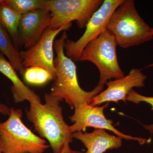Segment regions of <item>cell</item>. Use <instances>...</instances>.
Listing matches in <instances>:
<instances>
[{"mask_svg":"<svg viewBox=\"0 0 153 153\" xmlns=\"http://www.w3.org/2000/svg\"><path fill=\"white\" fill-rule=\"evenodd\" d=\"M44 98V104L30 103L26 116L39 137L47 140L53 153H60L73 139L69 126L63 117L60 104L63 100L50 92L46 94Z\"/></svg>","mask_w":153,"mask_h":153,"instance_id":"6da1fadb","label":"cell"},{"mask_svg":"<svg viewBox=\"0 0 153 153\" xmlns=\"http://www.w3.org/2000/svg\"><path fill=\"white\" fill-rule=\"evenodd\" d=\"M126 101L131 102L135 104H139L142 102H147L152 105L153 109V97H147L141 95L134 89H132L127 96ZM144 127L145 128L150 132L151 134L153 133V124L150 125L144 126Z\"/></svg>","mask_w":153,"mask_h":153,"instance_id":"ac0fdd59","label":"cell"},{"mask_svg":"<svg viewBox=\"0 0 153 153\" xmlns=\"http://www.w3.org/2000/svg\"><path fill=\"white\" fill-rule=\"evenodd\" d=\"M152 29L139 14L134 0H124L111 16L107 27L117 46L124 49L152 40Z\"/></svg>","mask_w":153,"mask_h":153,"instance_id":"3957f363","label":"cell"},{"mask_svg":"<svg viewBox=\"0 0 153 153\" xmlns=\"http://www.w3.org/2000/svg\"><path fill=\"white\" fill-rule=\"evenodd\" d=\"M51 14L47 9L32 11L22 16L19 27L20 47L25 50L33 47L50 26Z\"/></svg>","mask_w":153,"mask_h":153,"instance_id":"8fae6325","label":"cell"},{"mask_svg":"<svg viewBox=\"0 0 153 153\" xmlns=\"http://www.w3.org/2000/svg\"><path fill=\"white\" fill-rule=\"evenodd\" d=\"M23 75L25 82L36 86L44 85L54 79L55 76L54 73L46 68L37 66L25 68Z\"/></svg>","mask_w":153,"mask_h":153,"instance_id":"2e32d148","label":"cell"},{"mask_svg":"<svg viewBox=\"0 0 153 153\" xmlns=\"http://www.w3.org/2000/svg\"><path fill=\"white\" fill-rule=\"evenodd\" d=\"M22 16L8 5L5 0L0 3V25L10 35L14 45L20 47L19 27Z\"/></svg>","mask_w":153,"mask_h":153,"instance_id":"5bb4252c","label":"cell"},{"mask_svg":"<svg viewBox=\"0 0 153 153\" xmlns=\"http://www.w3.org/2000/svg\"><path fill=\"white\" fill-rule=\"evenodd\" d=\"M152 33H153V29H152ZM153 66V64H151V65H149V66Z\"/></svg>","mask_w":153,"mask_h":153,"instance_id":"44dd1931","label":"cell"},{"mask_svg":"<svg viewBox=\"0 0 153 153\" xmlns=\"http://www.w3.org/2000/svg\"><path fill=\"white\" fill-rule=\"evenodd\" d=\"M8 5L23 16L32 11L44 9L46 0H5Z\"/></svg>","mask_w":153,"mask_h":153,"instance_id":"e0dca14e","label":"cell"},{"mask_svg":"<svg viewBox=\"0 0 153 153\" xmlns=\"http://www.w3.org/2000/svg\"><path fill=\"white\" fill-rule=\"evenodd\" d=\"M21 109L11 108L8 118L0 123V150L3 153H44L49 146L23 123Z\"/></svg>","mask_w":153,"mask_h":153,"instance_id":"277c9868","label":"cell"},{"mask_svg":"<svg viewBox=\"0 0 153 153\" xmlns=\"http://www.w3.org/2000/svg\"><path fill=\"white\" fill-rule=\"evenodd\" d=\"M108 105V102L100 107L91 106L87 103L76 105L74 108V114L69 117L74 123L69 126L70 131L72 134L76 132H85L87 127H92L110 131L122 139L137 141L141 144L149 141V140L142 138L125 134L117 129L113 125L112 121L108 119L105 116L104 110Z\"/></svg>","mask_w":153,"mask_h":153,"instance_id":"ba28073f","label":"cell"},{"mask_svg":"<svg viewBox=\"0 0 153 153\" xmlns=\"http://www.w3.org/2000/svg\"><path fill=\"white\" fill-rule=\"evenodd\" d=\"M0 52L8 59L14 69L23 75L25 68L22 64L20 52L14 45L10 35L0 25Z\"/></svg>","mask_w":153,"mask_h":153,"instance_id":"9a60e30c","label":"cell"},{"mask_svg":"<svg viewBox=\"0 0 153 153\" xmlns=\"http://www.w3.org/2000/svg\"><path fill=\"white\" fill-rule=\"evenodd\" d=\"M146 78L141 69L132 68L126 76L108 81L105 84L107 88L95 97L89 104L95 106L105 102H114L117 103L120 100L126 103V98L130 91L134 87L144 86Z\"/></svg>","mask_w":153,"mask_h":153,"instance_id":"30bf717a","label":"cell"},{"mask_svg":"<svg viewBox=\"0 0 153 153\" xmlns=\"http://www.w3.org/2000/svg\"><path fill=\"white\" fill-rule=\"evenodd\" d=\"M124 0H104L87 23L85 32L77 41L67 39L64 49L66 55L74 62L79 60V56L88 43L95 40L107 30L108 23L113 13Z\"/></svg>","mask_w":153,"mask_h":153,"instance_id":"52a82bcc","label":"cell"},{"mask_svg":"<svg viewBox=\"0 0 153 153\" xmlns=\"http://www.w3.org/2000/svg\"><path fill=\"white\" fill-rule=\"evenodd\" d=\"M1 0H0V3H1Z\"/></svg>","mask_w":153,"mask_h":153,"instance_id":"603a6c76","label":"cell"},{"mask_svg":"<svg viewBox=\"0 0 153 153\" xmlns=\"http://www.w3.org/2000/svg\"><path fill=\"white\" fill-rule=\"evenodd\" d=\"M10 111L11 108L9 107L7 105L0 102V114L4 115L9 116Z\"/></svg>","mask_w":153,"mask_h":153,"instance_id":"d6986e66","label":"cell"},{"mask_svg":"<svg viewBox=\"0 0 153 153\" xmlns=\"http://www.w3.org/2000/svg\"><path fill=\"white\" fill-rule=\"evenodd\" d=\"M0 153H3L1 152V150H0Z\"/></svg>","mask_w":153,"mask_h":153,"instance_id":"7402d4cb","label":"cell"},{"mask_svg":"<svg viewBox=\"0 0 153 153\" xmlns=\"http://www.w3.org/2000/svg\"><path fill=\"white\" fill-rule=\"evenodd\" d=\"M117 44L114 36L108 30L84 48L78 61H88L98 68L100 77L97 85L104 88L108 80L125 76L118 61Z\"/></svg>","mask_w":153,"mask_h":153,"instance_id":"5b68a950","label":"cell"},{"mask_svg":"<svg viewBox=\"0 0 153 153\" xmlns=\"http://www.w3.org/2000/svg\"><path fill=\"white\" fill-rule=\"evenodd\" d=\"M72 137L83 144L87 149L86 153H104L122 145L121 138L110 134L103 129H95L91 133L76 132L72 133Z\"/></svg>","mask_w":153,"mask_h":153,"instance_id":"7c38bea8","label":"cell"},{"mask_svg":"<svg viewBox=\"0 0 153 153\" xmlns=\"http://www.w3.org/2000/svg\"><path fill=\"white\" fill-rule=\"evenodd\" d=\"M60 153H86L81 151L74 150L71 149L69 146V144L66 145Z\"/></svg>","mask_w":153,"mask_h":153,"instance_id":"ffe728a7","label":"cell"},{"mask_svg":"<svg viewBox=\"0 0 153 153\" xmlns=\"http://www.w3.org/2000/svg\"><path fill=\"white\" fill-rule=\"evenodd\" d=\"M67 39L68 36L64 31L61 37L54 42V48L56 54L54 59L55 76L50 93L63 99L73 109L78 105L89 104L95 97L102 91L103 88L97 85L93 90L88 91L79 86L76 65L64 52Z\"/></svg>","mask_w":153,"mask_h":153,"instance_id":"7a4b0ae2","label":"cell"},{"mask_svg":"<svg viewBox=\"0 0 153 153\" xmlns=\"http://www.w3.org/2000/svg\"><path fill=\"white\" fill-rule=\"evenodd\" d=\"M0 72L13 83L11 91L14 102L16 103L27 100L30 103H41L40 97L24 83L10 63L0 53Z\"/></svg>","mask_w":153,"mask_h":153,"instance_id":"4fadbf2b","label":"cell"},{"mask_svg":"<svg viewBox=\"0 0 153 153\" xmlns=\"http://www.w3.org/2000/svg\"><path fill=\"white\" fill-rule=\"evenodd\" d=\"M71 25L72 23L55 30L49 27L33 47L20 51V56L24 68L40 66L49 70L55 75L54 55L55 39L60 32L70 29Z\"/></svg>","mask_w":153,"mask_h":153,"instance_id":"9c48e42d","label":"cell"},{"mask_svg":"<svg viewBox=\"0 0 153 153\" xmlns=\"http://www.w3.org/2000/svg\"><path fill=\"white\" fill-rule=\"evenodd\" d=\"M103 1V0H46L45 9L51 14L49 27L57 30L76 21L77 27L84 29Z\"/></svg>","mask_w":153,"mask_h":153,"instance_id":"8992f818","label":"cell"}]
</instances>
